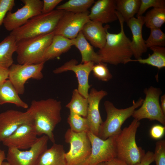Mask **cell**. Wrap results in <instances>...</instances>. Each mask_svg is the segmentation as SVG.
I'll return each mask as SVG.
<instances>
[{
	"label": "cell",
	"mask_w": 165,
	"mask_h": 165,
	"mask_svg": "<svg viewBox=\"0 0 165 165\" xmlns=\"http://www.w3.org/2000/svg\"><path fill=\"white\" fill-rule=\"evenodd\" d=\"M154 161V153L150 151H148L141 161L136 165H150Z\"/></svg>",
	"instance_id": "39"
},
{
	"label": "cell",
	"mask_w": 165,
	"mask_h": 165,
	"mask_svg": "<svg viewBox=\"0 0 165 165\" xmlns=\"http://www.w3.org/2000/svg\"><path fill=\"white\" fill-rule=\"evenodd\" d=\"M17 42L14 37L9 35L0 42V66L9 68L13 64V55L16 50Z\"/></svg>",
	"instance_id": "25"
},
{
	"label": "cell",
	"mask_w": 165,
	"mask_h": 165,
	"mask_svg": "<svg viewBox=\"0 0 165 165\" xmlns=\"http://www.w3.org/2000/svg\"><path fill=\"white\" fill-rule=\"evenodd\" d=\"M94 0H69L56 7V9L74 13H81L88 11L94 4Z\"/></svg>",
	"instance_id": "30"
},
{
	"label": "cell",
	"mask_w": 165,
	"mask_h": 165,
	"mask_svg": "<svg viewBox=\"0 0 165 165\" xmlns=\"http://www.w3.org/2000/svg\"><path fill=\"white\" fill-rule=\"evenodd\" d=\"M144 16L146 27L160 28L165 22V8H153Z\"/></svg>",
	"instance_id": "29"
},
{
	"label": "cell",
	"mask_w": 165,
	"mask_h": 165,
	"mask_svg": "<svg viewBox=\"0 0 165 165\" xmlns=\"http://www.w3.org/2000/svg\"><path fill=\"white\" fill-rule=\"evenodd\" d=\"M48 137L43 135L38 138L28 150L21 151L8 148L6 159L10 165H36L39 156L47 148Z\"/></svg>",
	"instance_id": "12"
},
{
	"label": "cell",
	"mask_w": 165,
	"mask_h": 165,
	"mask_svg": "<svg viewBox=\"0 0 165 165\" xmlns=\"http://www.w3.org/2000/svg\"><path fill=\"white\" fill-rule=\"evenodd\" d=\"M96 165H107L105 162H102L99 163Z\"/></svg>",
	"instance_id": "45"
},
{
	"label": "cell",
	"mask_w": 165,
	"mask_h": 165,
	"mask_svg": "<svg viewBox=\"0 0 165 165\" xmlns=\"http://www.w3.org/2000/svg\"><path fill=\"white\" fill-rule=\"evenodd\" d=\"M152 51V54H148L145 59L141 58L132 60V61H138L139 63L147 64L157 68L159 70L165 67V48L164 47L153 46L149 48Z\"/></svg>",
	"instance_id": "27"
},
{
	"label": "cell",
	"mask_w": 165,
	"mask_h": 165,
	"mask_svg": "<svg viewBox=\"0 0 165 165\" xmlns=\"http://www.w3.org/2000/svg\"><path fill=\"white\" fill-rule=\"evenodd\" d=\"M99 22L90 20L84 26L81 31L91 44L101 49L105 44L108 25L104 27Z\"/></svg>",
	"instance_id": "20"
},
{
	"label": "cell",
	"mask_w": 165,
	"mask_h": 165,
	"mask_svg": "<svg viewBox=\"0 0 165 165\" xmlns=\"http://www.w3.org/2000/svg\"><path fill=\"white\" fill-rule=\"evenodd\" d=\"M165 8L164 0H141V3L137 17L142 16L149 8Z\"/></svg>",
	"instance_id": "34"
},
{
	"label": "cell",
	"mask_w": 165,
	"mask_h": 165,
	"mask_svg": "<svg viewBox=\"0 0 165 165\" xmlns=\"http://www.w3.org/2000/svg\"><path fill=\"white\" fill-rule=\"evenodd\" d=\"M15 5L14 0H0V28L7 13L11 11Z\"/></svg>",
	"instance_id": "36"
},
{
	"label": "cell",
	"mask_w": 165,
	"mask_h": 165,
	"mask_svg": "<svg viewBox=\"0 0 165 165\" xmlns=\"http://www.w3.org/2000/svg\"><path fill=\"white\" fill-rule=\"evenodd\" d=\"M37 136L32 118L21 125L2 142L8 148L26 149L30 148L35 144L38 138Z\"/></svg>",
	"instance_id": "14"
},
{
	"label": "cell",
	"mask_w": 165,
	"mask_h": 165,
	"mask_svg": "<svg viewBox=\"0 0 165 165\" xmlns=\"http://www.w3.org/2000/svg\"><path fill=\"white\" fill-rule=\"evenodd\" d=\"M126 22L132 34L131 45L133 56L136 60L142 58L143 54L147 50L142 35V27L145 24L144 16L133 17Z\"/></svg>",
	"instance_id": "19"
},
{
	"label": "cell",
	"mask_w": 165,
	"mask_h": 165,
	"mask_svg": "<svg viewBox=\"0 0 165 165\" xmlns=\"http://www.w3.org/2000/svg\"><path fill=\"white\" fill-rule=\"evenodd\" d=\"M6 159V156L5 152L0 149V165H2L4 160Z\"/></svg>",
	"instance_id": "43"
},
{
	"label": "cell",
	"mask_w": 165,
	"mask_h": 165,
	"mask_svg": "<svg viewBox=\"0 0 165 165\" xmlns=\"http://www.w3.org/2000/svg\"><path fill=\"white\" fill-rule=\"evenodd\" d=\"M65 12L56 9L47 13H42L11 31L10 34L14 37L17 42L53 32Z\"/></svg>",
	"instance_id": "3"
},
{
	"label": "cell",
	"mask_w": 165,
	"mask_h": 165,
	"mask_svg": "<svg viewBox=\"0 0 165 165\" xmlns=\"http://www.w3.org/2000/svg\"><path fill=\"white\" fill-rule=\"evenodd\" d=\"M70 129L77 133H88L89 128L86 119L77 114L70 112L67 119Z\"/></svg>",
	"instance_id": "31"
},
{
	"label": "cell",
	"mask_w": 165,
	"mask_h": 165,
	"mask_svg": "<svg viewBox=\"0 0 165 165\" xmlns=\"http://www.w3.org/2000/svg\"><path fill=\"white\" fill-rule=\"evenodd\" d=\"M2 165H10L7 162H3L2 163Z\"/></svg>",
	"instance_id": "44"
},
{
	"label": "cell",
	"mask_w": 165,
	"mask_h": 165,
	"mask_svg": "<svg viewBox=\"0 0 165 165\" xmlns=\"http://www.w3.org/2000/svg\"><path fill=\"white\" fill-rule=\"evenodd\" d=\"M154 153L156 165H165V140H159L156 143Z\"/></svg>",
	"instance_id": "35"
},
{
	"label": "cell",
	"mask_w": 165,
	"mask_h": 165,
	"mask_svg": "<svg viewBox=\"0 0 165 165\" xmlns=\"http://www.w3.org/2000/svg\"><path fill=\"white\" fill-rule=\"evenodd\" d=\"M6 103L14 104L18 107L28 108V104L20 98L16 89L9 79L0 86V105Z\"/></svg>",
	"instance_id": "24"
},
{
	"label": "cell",
	"mask_w": 165,
	"mask_h": 165,
	"mask_svg": "<svg viewBox=\"0 0 165 165\" xmlns=\"http://www.w3.org/2000/svg\"><path fill=\"white\" fill-rule=\"evenodd\" d=\"M140 123L134 119L127 127L124 128L116 136V158L128 165H136L145 154V151L138 147L136 141V135Z\"/></svg>",
	"instance_id": "4"
},
{
	"label": "cell",
	"mask_w": 165,
	"mask_h": 165,
	"mask_svg": "<svg viewBox=\"0 0 165 165\" xmlns=\"http://www.w3.org/2000/svg\"><path fill=\"white\" fill-rule=\"evenodd\" d=\"M141 0H116V9L127 22L137 14Z\"/></svg>",
	"instance_id": "26"
},
{
	"label": "cell",
	"mask_w": 165,
	"mask_h": 165,
	"mask_svg": "<svg viewBox=\"0 0 165 165\" xmlns=\"http://www.w3.org/2000/svg\"><path fill=\"white\" fill-rule=\"evenodd\" d=\"M165 131V127L159 125H156L151 128L150 130V134L153 138L159 139L164 136Z\"/></svg>",
	"instance_id": "38"
},
{
	"label": "cell",
	"mask_w": 165,
	"mask_h": 165,
	"mask_svg": "<svg viewBox=\"0 0 165 165\" xmlns=\"http://www.w3.org/2000/svg\"><path fill=\"white\" fill-rule=\"evenodd\" d=\"M54 32L17 42V61L20 64H31L45 63V53L51 43Z\"/></svg>",
	"instance_id": "6"
},
{
	"label": "cell",
	"mask_w": 165,
	"mask_h": 165,
	"mask_svg": "<svg viewBox=\"0 0 165 165\" xmlns=\"http://www.w3.org/2000/svg\"><path fill=\"white\" fill-rule=\"evenodd\" d=\"M32 119L28 108L25 112L8 110L0 113V142L12 134L21 125Z\"/></svg>",
	"instance_id": "16"
},
{
	"label": "cell",
	"mask_w": 165,
	"mask_h": 165,
	"mask_svg": "<svg viewBox=\"0 0 165 165\" xmlns=\"http://www.w3.org/2000/svg\"><path fill=\"white\" fill-rule=\"evenodd\" d=\"M45 63L37 64H13L9 68L8 79L19 94L25 91L24 84L30 79L40 80L43 77L42 71Z\"/></svg>",
	"instance_id": "11"
},
{
	"label": "cell",
	"mask_w": 165,
	"mask_h": 165,
	"mask_svg": "<svg viewBox=\"0 0 165 165\" xmlns=\"http://www.w3.org/2000/svg\"><path fill=\"white\" fill-rule=\"evenodd\" d=\"M89 11L81 13L65 11L59 20L55 30V35H59L67 38H75L84 25L90 20Z\"/></svg>",
	"instance_id": "13"
},
{
	"label": "cell",
	"mask_w": 165,
	"mask_h": 165,
	"mask_svg": "<svg viewBox=\"0 0 165 165\" xmlns=\"http://www.w3.org/2000/svg\"><path fill=\"white\" fill-rule=\"evenodd\" d=\"M108 94L103 90H97L92 88L87 98L88 107L86 118L87 120L89 132L98 136L100 127L103 122L99 111L101 101Z\"/></svg>",
	"instance_id": "17"
},
{
	"label": "cell",
	"mask_w": 165,
	"mask_h": 165,
	"mask_svg": "<svg viewBox=\"0 0 165 165\" xmlns=\"http://www.w3.org/2000/svg\"><path fill=\"white\" fill-rule=\"evenodd\" d=\"M29 109L38 136L46 135L52 143H55L53 132L61 120V102L52 98L34 100Z\"/></svg>",
	"instance_id": "1"
},
{
	"label": "cell",
	"mask_w": 165,
	"mask_h": 165,
	"mask_svg": "<svg viewBox=\"0 0 165 165\" xmlns=\"http://www.w3.org/2000/svg\"><path fill=\"white\" fill-rule=\"evenodd\" d=\"M87 134L91 144V152L88 158L80 165H96L116 157V136L103 140L90 132Z\"/></svg>",
	"instance_id": "9"
},
{
	"label": "cell",
	"mask_w": 165,
	"mask_h": 165,
	"mask_svg": "<svg viewBox=\"0 0 165 165\" xmlns=\"http://www.w3.org/2000/svg\"><path fill=\"white\" fill-rule=\"evenodd\" d=\"M116 0L95 1L89 14L90 20L108 24L118 20L116 14Z\"/></svg>",
	"instance_id": "18"
},
{
	"label": "cell",
	"mask_w": 165,
	"mask_h": 165,
	"mask_svg": "<svg viewBox=\"0 0 165 165\" xmlns=\"http://www.w3.org/2000/svg\"><path fill=\"white\" fill-rule=\"evenodd\" d=\"M65 153L63 145L53 143L39 156L36 165H66Z\"/></svg>",
	"instance_id": "21"
},
{
	"label": "cell",
	"mask_w": 165,
	"mask_h": 165,
	"mask_svg": "<svg viewBox=\"0 0 165 165\" xmlns=\"http://www.w3.org/2000/svg\"><path fill=\"white\" fill-rule=\"evenodd\" d=\"M64 138L70 145L69 151L65 153L66 165H81L88 158L91 152L87 133H75L69 128L65 133Z\"/></svg>",
	"instance_id": "7"
},
{
	"label": "cell",
	"mask_w": 165,
	"mask_h": 165,
	"mask_svg": "<svg viewBox=\"0 0 165 165\" xmlns=\"http://www.w3.org/2000/svg\"><path fill=\"white\" fill-rule=\"evenodd\" d=\"M62 1V0H43L42 13H47L53 11Z\"/></svg>",
	"instance_id": "37"
},
{
	"label": "cell",
	"mask_w": 165,
	"mask_h": 165,
	"mask_svg": "<svg viewBox=\"0 0 165 165\" xmlns=\"http://www.w3.org/2000/svg\"><path fill=\"white\" fill-rule=\"evenodd\" d=\"M24 4L16 12L7 13L3 24L5 28L11 31L21 26L28 20L42 13L43 2L40 0H22Z\"/></svg>",
	"instance_id": "10"
},
{
	"label": "cell",
	"mask_w": 165,
	"mask_h": 165,
	"mask_svg": "<svg viewBox=\"0 0 165 165\" xmlns=\"http://www.w3.org/2000/svg\"><path fill=\"white\" fill-rule=\"evenodd\" d=\"M78 61L72 59L54 70L53 72L57 74L71 71L75 74L78 81L77 90L84 97L87 98L88 91L90 87L89 84V77L94 63L92 62L78 64Z\"/></svg>",
	"instance_id": "15"
},
{
	"label": "cell",
	"mask_w": 165,
	"mask_h": 165,
	"mask_svg": "<svg viewBox=\"0 0 165 165\" xmlns=\"http://www.w3.org/2000/svg\"><path fill=\"white\" fill-rule=\"evenodd\" d=\"M9 69L0 66V86L8 79Z\"/></svg>",
	"instance_id": "40"
},
{
	"label": "cell",
	"mask_w": 165,
	"mask_h": 165,
	"mask_svg": "<svg viewBox=\"0 0 165 165\" xmlns=\"http://www.w3.org/2000/svg\"><path fill=\"white\" fill-rule=\"evenodd\" d=\"M116 14L119 22L120 31L114 34L107 31L105 44L97 53L101 62L115 65L131 62L133 56L131 40L127 37L124 30V21L117 11Z\"/></svg>",
	"instance_id": "2"
},
{
	"label": "cell",
	"mask_w": 165,
	"mask_h": 165,
	"mask_svg": "<svg viewBox=\"0 0 165 165\" xmlns=\"http://www.w3.org/2000/svg\"><path fill=\"white\" fill-rule=\"evenodd\" d=\"M150 29V34L147 39L145 40L147 48L153 46H165V34L160 28H152Z\"/></svg>",
	"instance_id": "32"
},
{
	"label": "cell",
	"mask_w": 165,
	"mask_h": 165,
	"mask_svg": "<svg viewBox=\"0 0 165 165\" xmlns=\"http://www.w3.org/2000/svg\"><path fill=\"white\" fill-rule=\"evenodd\" d=\"M160 98V107L163 114L165 115V95L162 96Z\"/></svg>",
	"instance_id": "42"
},
{
	"label": "cell",
	"mask_w": 165,
	"mask_h": 165,
	"mask_svg": "<svg viewBox=\"0 0 165 165\" xmlns=\"http://www.w3.org/2000/svg\"><path fill=\"white\" fill-rule=\"evenodd\" d=\"M72 40L73 46L78 49L81 54V63L92 62L97 64L101 62L100 56L95 52L93 47L85 38L81 31L75 38Z\"/></svg>",
	"instance_id": "23"
},
{
	"label": "cell",
	"mask_w": 165,
	"mask_h": 165,
	"mask_svg": "<svg viewBox=\"0 0 165 165\" xmlns=\"http://www.w3.org/2000/svg\"><path fill=\"white\" fill-rule=\"evenodd\" d=\"M145 99L137 110H135L132 116L134 119L139 121L144 119L150 120H157L165 125V115L160 107L159 98L162 91L159 88L151 86L144 89Z\"/></svg>",
	"instance_id": "8"
},
{
	"label": "cell",
	"mask_w": 165,
	"mask_h": 165,
	"mask_svg": "<svg viewBox=\"0 0 165 165\" xmlns=\"http://www.w3.org/2000/svg\"><path fill=\"white\" fill-rule=\"evenodd\" d=\"M92 71L94 76L100 80L107 82L112 78L107 64L102 62L94 64Z\"/></svg>",
	"instance_id": "33"
},
{
	"label": "cell",
	"mask_w": 165,
	"mask_h": 165,
	"mask_svg": "<svg viewBox=\"0 0 165 165\" xmlns=\"http://www.w3.org/2000/svg\"><path fill=\"white\" fill-rule=\"evenodd\" d=\"M73 46L72 39L59 35H54L52 42L46 49L43 62L54 59L68 51Z\"/></svg>",
	"instance_id": "22"
},
{
	"label": "cell",
	"mask_w": 165,
	"mask_h": 165,
	"mask_svg": "<svg viewBox=\"0 0 165 165\" xmlns=\"http://www.w3.org/2000/svg\"><path fill=\"white\" fill-rule=\"evenodd\" d=\"M143 100L141 97L136 101L133 100L131 106L124 109L117 108L111 102L105 101L104 105L107 117L100 127L98 137L101 139L105 140L119 134L122 130L121 127L123 123L132 116L137 108L141 106Z\"/></svg>",
	"instance_id": "5"
},
{
	"label": "cell",
	"mask_w": 165,
	"mask_h": 165,
	"mask_svg": "<svg viewBox=\"0 0 165 165\" xmlns=\"http://www.w3.org/2000/svg\"><path fill=\"white\" fill-rule=\"evenodd\" d=\"M105 163L107 165H128L124 162L116 157Z\"/></svg>",
	"instance_id": "41"
},
{
	"label": "cell",
	"mask_w": 165,
	"mask_h": 165,
	"mask_svg": "<svg viewBox=\"0 0 165 165\" xmlns=\"http://www.w3.org/2000/svg\"><path fill=\"white\" fill-rule=\"evenodd\" d=\"M88 105L87 99L82 96L77 89H75L72 92L71 100L66 107L70 112L86 118Z\"/></svg>",
	"instance_id": "28"
}]
</instances>
